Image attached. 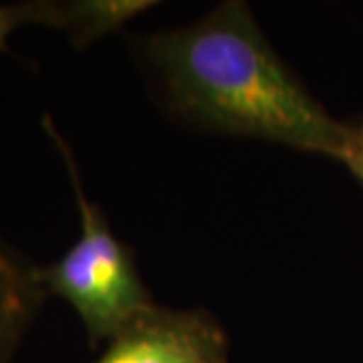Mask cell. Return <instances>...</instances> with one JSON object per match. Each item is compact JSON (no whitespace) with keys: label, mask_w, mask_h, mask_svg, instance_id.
Wrapping results in <instances>:
<instances>
[{"label":"cell","mask_w":363,"mask_h":363,"mask_svg":"<svg viewBox=\"0 0 363 363\" xmlns=\"http://www.w3.org/2000/svg\"><path fill=\"white\" fill-rule=\"evenodd\" d=\"M143 59L169 109L198 128L341 162L350 125L301 83L247 2L226 0L196 23L150 35Z\"/></svg>","instance_id":"obj_1"},{"label":"cell","mask_w":363,"mask_h":363,"mask_svg":"<svg viewBox=\"0 0 363 363\" xmlns=\"http://www.w3.org/2000/svg\"><path fill=\"white\" fill-rule=\"evenodd\" d=\"M43 128L65 164L81 233L61 259L40 267V277L49 297L63 298L73 307L93 343L111 341L156 303L143 285L130 248L113 234L101 206L89 200L71 145L51 116L43 117Z\"/></svg>","instance_id":"obj_2"},{"label":"cell","mask_w":363,"mask_h":363,"mask_svg":"<svg viewBox=\"0 0 363 363\" xmlns=\"http://www.w3.org/2000/svg\"><path fill=\"white\" fill-rule=\"evenodd\" d=\"M228 339L204 309L152 307L109 341L97 363H226Z\"/></svg>","instance_id":"obj_3"},{"label":"cell","mask_w":363,"mask_h":363,"mask_svg":"<svg viewBox=\"0 0 363 363\" xmlns=\"http://www.w3.org/2000/svg\"><path fill=\"white\" fill-rule=\"evenodd\" d=\"M47 298L40 264L0 236V363L13 359Z\"/></svg>","instance_id":"obj_4"},{"label":"cell","mask_w":363,"mask_h":363,"mask_svg":"<svg viewBox=\"0 0 363 363\" xmlns=\"http://www.w3.org/2000/svg\"><path fill=\"white\" fill-rule=\"evenodd\" d=\"M150 0H39V26L63 33L85 49L152 11Z\"/></svg>","instance_id":"obj_5"},{"label":"cell","mask_w":363,"mask_h":363,"mask_svg":"<svg viewBox=\"0 0 363 363\" xmlns=\"http://www.w3.org/2000/svg\"><path fill=\"white\" fill-rule=\"evenodd\" d=\"M23 26H39V0L0 4V52L9 51V40Z\"/></svg>","instance_id":"obj_6"},{"label":"cell","mask_w":363,"mask_h":363,"mask_svg":"<svg viewBox=\"0 0 363 363\" xmlns=\"http://www.w3.org/2000/svg\"><path fill=\"white\" fill-rule=\"evenodd\" d=\"M341 162L350 168V172L363 184V123L350 125L345 152Z\"/></svg>","instance_id":"obj_7"}]
</instances>
